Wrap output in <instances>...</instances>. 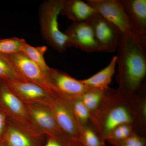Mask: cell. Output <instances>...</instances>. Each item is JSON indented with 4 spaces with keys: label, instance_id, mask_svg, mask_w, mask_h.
I'll use <instances>...</instances> for the list:
<instances>
[{
    "label": "cell",
    "instance_id": "obj_1",
    "mask_svg": "<svg viewBox=\"0 0 146 146\" xmlns=\"http://www.w3.org/2000/svg\"><path fill=\"white\" fill-rule=\"evenodd\" d=\"M145 43L129 31L121 35L117 48L118 91L131 97L146 75Z\"/></svg>",
    "mask_w": 146,
    "mask_h": 146
},
{
    "label": "cell",
    "instance_id": "obj_2",
    "mask_svg": "<svg viewBox=\"0 0 146 146\" xmlns=\"http://www.w3.org/2000/svg\"><path fill=\"white\" fill-rule=\"evenodd\" d=\"M138 102L125 96L118 90L109 88L98 108L91 113V126L102 141L112 130L121 125L130 124L136 127L141 124L138 114Z\"/></svg>",
    "mask_w": 146,
    "mask_h": 146
},
{
    "label": "cell",
    "instance_id": "obj_3",
    "mask_svg": "<svg viewBox=\"0 0 146 146\" xmlns=\"http://www.w3.org/2000/svg\"><path fill=\"white\" fill-rule=\"evenodd\" d=\"M61 0H48L39 8L40 32L47 44L59 52L72 47L66 35L59 29L58 17L60 14Z\"/></svg>",
    "mask_w": 146,
    "mask_h": 146
},
{
    "label": "cell",
    "instance_id": "obj_4",
    "mask_svg": "<svg viewBox=\"0 0 146 146\" xmlns=\"http://www.w3.org/2000/svg\"><path fill=\"white\" fill-rule=\"evenodd\" d=\"M10 63L18 80L37 84L54 97H59L50 83L46 75L22 52L2 55Z\"/></svg>",
    "mask_w": 146,
    "mask_h": 146
},
{
    "label": "cell",
    "instance_id": "obj_5",
    "mask_svg": "<svg viewBox=\"0 0 146 146\" xmlns=\"http://www.w3.org/2000/svg\"><path fill=\"white\" fill-rule=\"evenodd\" d=\"M50 106L56 121L64 134L71 138L80 139V126L73 113L71 101L56 97L51 102Z\"/></svg>",
    "mask_w": 146,
    "mask_h": 146
},
{
    "label": "cell",
    "instance_id": "obj_6",
    "mask_svg": "<svg viewBox=\"0 0 146 146\" xmlns=\"http://www.w3.org/2000/svg\"><path fill=\"white\" fill-rule=\"evenodd\" d=\"M101 52L113 53L117 49L121 33L114 25L97 13L88 20Z\"/></svg>",
    "mask_w": 146,
    "mask_h": 146
},
{
    "label": "cell",
    "instance_id": "obj_7",
    "mask_svg": "<svg viewBox=\"0 0 146 146\" xmlns=\"http://www.w3.org/2000/svg\"><path fill=\"white\" fill-rule=\"evenodd\" d=\"M52 85L59 96L70 100L79 98L91 88L59 70L50 68L46 75Z\"/></svg>",
    "mask_w": 146,
    "mask_h": 146
},
{
    "label": "cell",
    "instance_id": "obj_8",
    "mask_svg": "<svg viewBox=\"0 0 146 146\" xmlns=\"http://www.w3.org/2000/svg\"><path fill=\"white\" fill-rule=\"evenodd\" d=\"M64 33L68 37L72 47L89 53L101 52L89 21L74 22Z\"/></svg>",
    "mask_w": 146,
    "mask_h": 146
},
{
    "label": "cell",
    "instance_id": "obj_9",
    "mask_svg": "<svg viewBox=\"0 0 146 146\" xmlns=\"http://www.w3.org/2000/svg\"><path fill=\"white\" fill-rule=\"evenodd\" d=\"M86 2L97 13L117 27L121 34L130 31L120 0H87Z\"/></svg>",
    "mask_w": 146,
    "mask_h": 146
},
{
    "label": "cell",
    "instance_id": "obj_10",
    "mask_svg": "<svg viewBox=\"0 0 146 146\" xmlns=\"http://www.w3.org/2000/svg\"><path fill=\"white\" fill-rule=\"evenodd\" d=\"M130 31L146 44V0H120Z\"/></svg>",
    "mask_w": 146,
    "mask_h": 146
},
{
    "label": "cell",
    "instance_id": "obj_11",
    "mask_svg": "<svg viewBox=\"0 0 146 146\" xmlns=\"http://www.w3.org/2000/svg\"><path fill=\"white\" fill-rule=\"evenodd\" d=\"M2 82L16 96L25 99H50L51 97H55L41 86L32 82L18 79L10 80Z\"/></svg>",
    "mask_w": 146,
    "mask_h": 146
},
{
    "label": "cell",
    "instance_id": "obj_12",
    "mask_svg": "<svg viewBox=\"0 0 146 146\" xmlns=\"http://www.w3.org/2000/svg\"><path fill=\"white\" fill-rule=\"evenodd\" d=\"M97 12L86 2L81 0H61L60 14L74 22L88 21Z\"/></svg>",
    "mask_w": 146,
    "mask_h": 146
},
{
    "label": "cell",
    "instance_id": "obj_13",
    "mask_svg": "<svg viewBox=\"0 0 146 146\" xmlns=\"http://www.w3.org/2000/svg\"><path fill=\"white\" fill-rule=\"evenodd\" d=\"M117 60V56H114L105 68L89 78L81 80L82 82L91 89L107 90L115 73Z\"/></svg>",
    "mask_w": 146,
    "mask_h": 146
},
{
    "label": "cell",
    "instance_id": "obj_14",
    "mask_svg": "<svg viewBox=\"0 0 146 146\" xmlns=\"http://www.w3.org/2000/svg\"><path fill=\"white\" fill-rule=\"evenodd\" d=\"M29 110L36 122L42 128L50 131L56 137L64 134L58 125L51 111L36 106L30 107Z\"/></svg>",
    "mask_w": 146,
    "mask_h": 146
},
{
    "label": "cell",
    "instance_id": "obj_15",
    "mask_svg": "<svg viewBox=\"0 0 146 146\" xmlns=\"http://www.w3.org/2000/svg\"><path fill=\"white\" fill-rule=\"evenodd\" d=\"M47 50L46 46L34 47L26 43L24 45L22 52L47 75L50 68L47 65L44 59Z\"/></svg>",
    "mask_w": 146,
    "mask_h": 146
},
{
    "label": "cell",
    "instance_id": "obj_16",
    "mask_svg": "<svg viewBox=\"0 0 146 146\" xmlns=\"http://www.w3.org/2000/svg\"><path fill=\"white\" fill-rule=\"evenodd\" d=\"M0 92L3 102L12 112L22 117L25 116V110L19 98L1 81Z\"/></svg>",
    "mask_w": 146,
    "mask_h": 146
},
{
    "label": "cell",
    "instance_id": "obj_17",
    "mask_svg": "<svg viewBox=\"0 0 146 146\" xmlns=\"http://www.w3.org/2000/svg\"><path fill=\"white\" fill-rule=\"evenodd\" d=\"M25 40L17 37L0 39V55H8L22 52Z\"/></svg>",
    "mask_w": 146,
    "mask_h": 146
},
{
    "label": "cell",
    "instance_id": "obj_18",
    "mask_svg": "<svg viewBox=\"0 0 146 146\" xmlns=\"http://www.w3.org/2000/svg\"><path fill=\"white\" fill-rule=\"evenodd\" d=\"M104 94L105 91L91 89L84 93L80 99L91 113L99 106Z\"/></svg>",
    "mask_w": 146,
    "mask_h": 146
},
{
    "label": "cell",
    "instance_id": "obj_19",
    "mask_svg": "<svg viewBox=\"0 0 146 146\" xmlns=\"http://www.w3.org/2000/svg\"><path fill=\"white\" fill-rule=\"evenodd\" d=\"M73 113L80 126L89 125L91 112L86 108L80 98L71 101Z\"/></svg>",
    "mask_w": 146,
    "mask_h": 146
},
{
    "label": "cell",
    "instance_id": "obj_20",
    "mask_svg": "<svg viewBox=\"0 0 146 146\" xmlns=\"http://www.w3.org/2000/svg\"><path fill=\"white\" fill-rule=\"evenodd\" d=\"M80 139L84 146H105L91 126H80Z\"/></svg>",
    "mask_w": 146,
    "mask_h": 146
},
{
    "label": "cell",
    "instance_id": "obj_21",
    "mask_svg": "<svg viewBox=\"0 0 146 146\" xmlns=\"http://www.w3.org/2000/svg\"><path fill=\"white\" fill-rule=\"evenodd\" d=\"M135 127L130 124H124L114 129L105 138L104 141H117L123 140L136 133Z\"/></svg>",
    "mask_w": 146,
    "mask_h": 146
},
{
    "label": "cell",
    "instance_id": "obj_22",
    "mask_svg": "<svg viewBox=\"0 0 146 146\" xmlns=\"http://www.w3.org/2000/svg\"><path fill=\"white\" fill-rule=\"evenodd\" d=\"M6 139L10 146H33L29 138L15 129L9 130Z\"/></svg>",
    "mask_w": 146,
    "mask_h": 146
},
{
    "label": "cell",
    "instance_id": "obj_23",
    "mask_svg": "<svg viewBox=\"0 0 146 146\" xmlns=\"http://www.w3.org/2000/svg\"><path fill=\"white\" fill-rule=\"evenodd\" d=\"M18 79L13 67L4 56L0 55V81Z\"/></svg>",
    "mask_w": 146,
    "mask_h": 146
},
{
    "label": "cell",
    "instance_id": "obj_24",
    "mask_svg": "<svg viewBox=\"0 0 146 146\" xmlns=\"http://www.w3.org/2000/svg\"><path fill=\"white\" fill-rule=\"evenodd\" d=\"M107 142L113 146H146L145 138L136 133L123 140Z\"/></svg>",
    "mask_w": 146,
    "mask_h": 146
},
{
    "label": "cell",
    "instance_id": "obj_25",
    "mask_svg": "<svg viewBox=\"0 0 146 146\" xmlns=\"http://www.w3.org/2000/svg\"><path fill=\"white\" fill-rule=\"evenodd\" d=\"M5 119L3 115L0 114V125L2 127L4 126L5 123Z\"/></svg>",
    "mask_w": 146,
    "mask_h": 146
},
{
    "label": "cell",
    "instance_id": "obj_26",
    "mask_svg": "<svg viewBox=\"0 0 146 146\" xmlns=\"http://www.w3.org/2000/svg\"><path fill=\"white\" fill-rule=\"evenodd\" d=\"M3 127H2L0 125V133H1L3 129Z\"/></svg>",
    "mask_w": 146,
    "mask_h": 146
}]
</instances>
